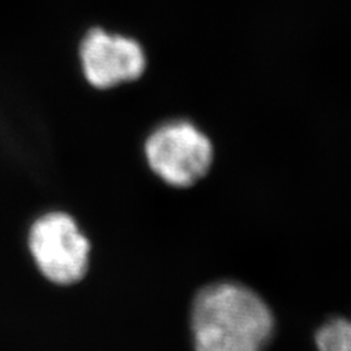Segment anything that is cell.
<instances>
[{"mask_svg":"<svg viewBox=\"0 0 351 351\" xmlns=\"http://www.w3.org/2000/svg\"><path fill=\"white\" fill-rule=\"evenodd\" d=\"M274 326L267 302L236 281L208 284L192 303L195 351H265Z\"/></svg>","mask_w":351,"mask_h":351,"instance_id":"obj_1","label":"cell"},{"mask_svg":"<svg viewBox=\"0 0 351 351\" xmlns=\"http://www.w3.org/2000/svg\"><path fill=\"white\" fill-rule=\"evenodd\" d=\"M148 166L174 188H189L211 169V141L188 122H171L154 130L145 142Z\"/></svg>","mask_w":351,"mask_h":351,"instance_id":"obj_2","label":"cell"},{"mask_svg":"<svg viewBox=\"0 0 351 351\" xmlns=\"http://www.w3.org/2000/svg\"><path fill=\"white\" fill-rule=\"evenodd\" d=\"M29 249L40 271L56 284L78 282L88 271L90 241L66 214L51 213L36 221Z\"/></svg>","mask_w":351,"mask_h":351,"instance_id":"obj_3","label":"cell"},{"mask_svg":"<svg viewBox=\"0 0 351 351\" xmlns=\"http://www.w3.org/2000/svg\"><path fill=\"white\" fill-rule=\"evenodd\" d=\"M80 60L86 82L98 90L136 81L147 66L139 43L101 28L86 32L80 47Z\"/></svg>","mask_w":351,"mask_h":351,"instance_id":"obj_4","label":"cell"},{"mask_svg":"<svg viewBox=\"0 0 351 351\" xmlns=\"http://www.w3.org/2000/svg\"><path fill=\"white\" fill-rule=\"evenodd\" d=\"M317 351H351V319L332 317L316 331Z\"/></svg>","mask_w":351,"mask_h":351,"instance_id":"obj_5","label":"cell"}]
</instances>
